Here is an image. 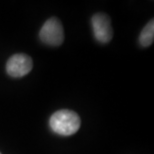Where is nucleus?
Here are the masks:
<instances>
[{
	"label": "nucleus",
	"instance_id": "2",
	"mask_svg": "<svg viewBox=\"0 0 154 154\" xmlns=\"http://www.w3.org/2000/svg\"><path fill=\"white\" fill-rule=\"evenodd\" d=\"M39 37L43 43L50 46H58L64 40L62 24L57 18H49L40 29Z\"/></svg>",
	"mask_w": 154,
	"mask_h": 154
},
{
	"label": "nucleus",
	"instance_id": "1",
	"mask_svg": "<svg viewBox=\"0 0 154 154\" xmlns=\"http://www.w3.org/2000/svg\"><path fill=\"white\" fill-rule=\"evenodd\" d=\"M79 116L74 111L62 109L56 111L49 119V126L51 130L62 136H69L76 133L80 128Z\"/></svg>",
	"mask_w": 154,
	"mask_h": 154
},
{
	"label": "nucleus",
	"instance_id": "3",
	"mask_svg": "<svg viewBox=\"0 0 154 154\" xmlns=\"http://www.w3.org/2000/svg\"><path fill=\"white\" fill-rule=\"evenodd\" d=\"M33 66L32 59L25 54H14L6 63V72L9 76L19 78L31 71Z\"/></svg>",
	"mask_w": 154,
	"mask_h": 154
},
{
	"label": "nucleus",
	"instance_id": "5",
	"mask_svg": "<svg viewBox=\"0 0 154 154\" xmlns=\"http://www.w3.org/2000/svg\"><path fill=\"white\" fill-rule=\"evenodd\" d=\"M154 40V21L151 20L146 24L139 35V43L143 47H148Z\"/></svg>",
	"mask_w": 154,
	"mask_h": 154
},
{
	"label": "nucleus",
	"instance_id": "6",
	"mask_svg": "<svg viewBox=\"0 0 154 154\" xmlns=\"http://www.w3.org/2000/svg\"><path fill=\"white\" fill-rule=\"evenodd\" d=\"M0 154H1V153H0Z\"/></svg>",
	"mask_w": 154,
	"mask_h": 154
},
{
	"label": "nucleus",
	"instance_id": "4",
	"mask_svg": "<svg viewBox=\"0 0 154 154\" xmlns=\"http://www.w3.org/2000/svg\"><path fill=\"white\" fill-rule=\"evenodd\" d=\"M91 25L93 34L98 42L108 43L112 39L111 22L107 15L103 13H96L92 16Z\"/></svg>",
	"mask_w": 154,
	"mask_h": 154
}]
</instances>
